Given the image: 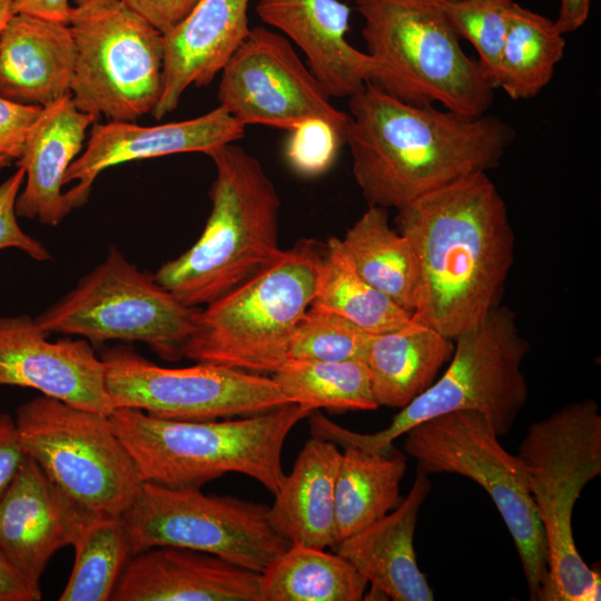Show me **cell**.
Segmentation results:
<instances>
[{"label": "cell", "instance_id": "obj_1", "mask_svg": "<svg viewBox=\"0 0 601 601\" xmlns=\"http://www.w3.org/2000/svg\"><path fill=\"white\" fill-rule=\"evenodd\" d=\"M396 211L418 269L413 318L454 341L501 304L515 243L505 201L476 173Z\"/></svg>", "mask_w": 601, "mask_h": 601}, {"label": "cell", "instance_id": "obj_2", "mask_svg": "<svg viewBox=\"0 0 601 601\" xmlns=\"http://www.w3.org/2000/svg\"><path fill=\"white\" fill-rule=\"evenodd\" d=\"M349 111L353 176L367 206L386 209L497 167L515 136L499 117L404 102L370 82Z\"/></svg>", "mask_w": 601, "mask_h": 601}, {"label": "cell", "instance_id": "obj_3", "mask_svg": "<svg viewBox=\"0 0 601 601\" xmlns=\"http://www.w3.org/2000/svg\"><path fill=\"white\" fill-rule=\"evenodd\" d=\"M312 412L290 403L223 421L167 420L127 407L109 416L142 481L200 487L226 473H240L274 494L285 475L282 453L287 435Z\"/></svg>", "mask_w": 601, "mask_h": 601}, {"label": "cell", "instance_id": "obj_4", "mask_svg": "<svg viewBox=\"0 0 601 601\" xmlns=\"http://www.w3.org/2000/svg\"><path fill=\"white\" fill-rule=\"evenodd\" d=\"M216 169L210 214L196 243L154 278L188 307L207 305L279 253L280 199L257 158L233 144L208 155Z\"/></svg>", "mask_w": 601, "mask_h": 601}, {"label": "cell", "instance_id": "obj_5", "mask_svg": "<svg viewBox=\"0 0 601 601\" xmlns=\"http://www.w3.org/2000/svg\"><path fill=\"white\" fill-rule=\"evenodd\" d=\"M529 348L515 313L500 304L454 339V351L443 375L402 407L384 430L371 434L354 432L316 410L308 415L311 435L343 446L388 453L394 441L415 425L469 410L481 413L499 437L505 436L528 401L522 363Z\"/></svg>", "mask_w": 601, "mask_h": 601}, {"label": "cell", "instance_id": "obj_6", "mask_svg": "<svg viewBox=\"0 0 601 601\" xmlns=\"http://www.w3.org/2000/svg\"><path fill=\"white\" fill-rule=\"evenodd\" d=\"M372 60L370 83L413 105L477 117L495 88L462 49L442 0H355Z\"/></svg>", "mask_w": 601, "mask_h": 601}, {"label": "cell", "instance_id": "obj_7", "mask_svg": "<svg viewBox=\"0 0 601 601\" xmlns=\"http://www.w3.org/2000/svg\"><path fill=\"white\" fill-rule=\"evenodd\" d=\"M323 255L302 239L243 283L197 309L183 357L256 374L286 359L290 336L315 296Z\"/></svg>", "mask_w": 601, "mask_h": 601}, {"label": "cell", "instance_id": "obj_8", "mask_svg": "<svg viewBox=\"0 0 601 601\" xmlns=\"http://www.w3.org/2000/svg\"><path fill=\"white\" fill-rule=\"evenodd\" d=\"M548 549L541 601H599L600 572L581 558L572 512L584 486L601 474V414L592 398L569 403L533 422L519 445Z\"/></svg>", "mask_w": 601, "mask_h": 601}, {"label": "cell", "instance_id": "obj_9", "mask_svg": "<svg viewBox=\"0 0 601 601\" xmlns=\"http://www.w3.org/2000/svg\"><path fill=\"white\" fill-rule=\"evenodd\" d=\"M67 24L76 108L108 121L151 114L162 91V33L125 0H76Z\"/></svg>", "mask_w": 601, "mask_h": 601}, {"label": "cell", "instance_id": "obj_10", "mask_svg": "<svg viewBox=\"0 0 601 601\" xmlns=\"http://www.w3.org/2000/svg\"><path fill=\"white\" fill-rule=\"evenodd\" d=\"M404 451L423 474L451 473L477 483L500 512L520 556L530 599L542 600L548 582V549L524 466L505 451L485 417L456 411L407 431Z\"/></svg>", "mask_w": 601, "mask_h": 601}, {"label": "cell", "instance_id": "obj_11", "mask_svg": "<svg viewBox=\"0 0 601 601\" xmlns=\"http://www.w3.org/2000/svg\"><path fill=\"white\" fill-rule=\"evenodd\" d=\"M196 312L110 246L98 266L35 319L48 334L79 336L92 345L141 342L161 358L177 361Z\"/></svg>", "mask_w": 601, "mask_h": 601}, {"label": "cell", "instance_id": "obj_12", "mask_svg": "<svg viewBox=\"0 0 601 601\" xmlns=\"http://www.w3.org/2000/svg\"><path fill=\"white\" fill-rule=\"evenodd\" d=\"M14 421L26 454L90 511L121 514L144 482L109 415L41 394Z\"/></svg>", "mask_w": 601, "mask_h": 601}, {"label": "cell", "instance_id": "obj_13", "mask_svg": "<svg viewBox=\"0 0 601 601\" xmlns=\"http://www.w3.org/2000/svg\"><path fill=\"white\" fill-rule=\"evenodd\" d=\"M121 518L132 554L184 548L260 573L290 545L270 525L267 505L207 495L198 486L144 481Z\"/></svg>", "mask_w": 601, "mask_h": 601}, {"label": "cell", "instance_id": "obj_14", "mask_svg": "<svg viewBox=\"0 0 601 601\" xmlns=\"http://www.w3.org/2000/svg\"><path fill=\"white\" fill-rule=\"evenodd\" d=\"M114 408L140 410L177 421H214L266 413L290 404L273 377L198 362L187 367L157 365L130 347L101 354Z\"/></svg>", "mask_w": 601, "mask_h": 601}, {"label": "cell", "instance_id": "obj_15", "mask_svg": "<svg viewBox=\"0 0 601 601\" xmlns=\"http://www.w3.org/2000/svg\"><path fill=\"white\" fill-rule=\"evenodd\" d=\"M220 72L219 107L243 126L290 131L318 119L346 136L349 114L332 104L326 89L282 33L252 28Z\"/></svg>", "mask_w": 601, "mask_h": 601}, {"label": "cell", "instance_id": "obj_16", "mask_svg": "<svg viewBox=\"0 0 601 601\" xmlns=\"http://www.w3.org/2000/svg\"><path fill=\"white\" fill-rule=\"evenodd\" d=\"M27 315L0 317V385L30 387L61 402L110 415L105 365L85 338L50 342Z\"/></svg>", "mask_w": 601, "mask_h": 601}, {"label": "cell", "instance_id": "obj_17", "mask_svg": "<svg viewBox=\"0 0 601 601\" xmlns=\"http://www.w3.org/2000/svg\"><path fill=\"white\" fill-rule=\"evenodd\" d=\"M245 135V126L225 109L177 122L140 126L132 121L95 122L83 152L67 169L65 185L70 209L82 206L96 178L104 170L134 160L180 152H204L233 144Z\"/></svg>", "mask_w": 601, "mask_h": 601}, {"label": "cell", "instance_id": "obj_18", "mask_svg": "<svg viewBox=\"0 0 601 601\" xmlns=\"http://www.w3.org/2000/svg\"><path fill=\"white\" fill-rule=\"evenodd\" d=\"M92 513L27 455L0 499V550L20 573L40 585L52 555L73 544Z\"/></svg>", "mask_w": 601, "mask_h": 601}, {"label": "cell", "instance_id": "obj_19", "mask_svg": "<svg viewBox=\"0 0 601 601\" xmlns=\"http://www.w3.org/2000/svg\"><path fill=\"white\" fill-rule=\"evenodd\" d=\"M112 601H262L259 573L175 546L132 554Z\"/></svg>", "mask_w": 601, "mask_h": 601}, {"label": "cell", "instance_id": "obj_20", "mask_svg": "<svg viewBox=\"0 0 601 601\" xmlns=\"http://www.w3.org/2000/svg\"><path fill=\"white\" fill-rule=\"evenodd\" d=\"M259 18L304 53L331 97H352L370 82L372 60L347 40L349 8L338 0H257Z\"/></svg>", "mask_w": 601, "mask_h": 601}, {"label": "cell", "instance_id": "obj_21", "mask_svg": "<svg viewBox=\"0 0 601 601\" xmlns=\"http://www.w3.org/2000/svg\"><path fill=\"white\" fill-rule=\"evenodd\" d=\"M252 0H199L164 36L162 91L151 115L161 119L176 109L190 86H207L249 33Z\"/></svg>", "mask_w": 601, "mask_h": 601}, {"label": "cell", "instance_id": "obj_22", "mask_svg": "<svg viewBox=\"0 0 601 601\" xmlns=\"http://www.w3.org/2000/svg\"><path fill=\"white\" fill-rule=\"evenodd\" d=\"M430 490L427 475L417 472L407 496L391 513L348 536L335 549L371 583V591L364 598L434 600L414 550L418 512Z\"/></svg>", "mask_w": 601, "mask_h": 601}, {"label": "cell", "instance_id": "obj_23", "mask_svg": "<svg viewBox=\"0 0 601 601\" xmlns=\"http://www.w3.org/2000/svg\"><path fill=\"white\" fill-rule=\"evenodd\" d=\"M97 120L76 108L70 93L42 107L17 161L24 170L16 201L18 217L57 226L71 211L62 191L65 176L82 149L87 129Z\"/></svg>", "mask_w": 601, "mask_h": 601}, {"label": "cell", "instance_id": "obj_24", "mask_svg": "<svg viewBox=\"0 0 601 601\" xmlns=\"http://www.w3.org/2000/svg\"><path fill=\"white\" fill-rule=\"evenodd\" d=\"M75 46L66 22L14 13L0 33V97L48 106L70 93Z\"/></svg>", "mask_w": 601, "mask_h": 601}, {"label": "cell", "instance_id": "obj_25", "mask_svg": "<svg viewBox=\"0 0 601 601\" xmlns=\"http://www.w3.org/2000/svg\"><path fill=\"white\" fill-rule=\"evenodd\" d=\"M341 452L312 436L268 506L273 529L290 544L334 550V494Z\"/></svg>", "mask_w": 601, "mask_h": 601}, {"label": "cell", "instance_id": "obj_26", "mask_svg": "<svg viewBox=\"0 0 601 601\" xmlns=\"http://www.w3.org/2000/svg\"><path fill=\"white\" fill-rule=\"evenodd\" d=\"M453 351V339L413 317L400 328L373 334L364 363L377 405H407L434 383Z\"/></svg>", "mask_w": 601, "mask_h": 601}, {"label": "cell", "instance_id": "obj_27", "mask_svg": "<svg viewBox=\"0 0 601 601\" xmlns=\"http://www.w3.org/2000/svg\"><path fill=\"white\" fill-rule=\"evenodd\" d=\"M406 456L393 449L373 453L346 445L339 455L334 494V551L348 536L386 515L400 503Z\"/></svg>", "mask_w": 601, "mask_h": 601}, {"label": "cell", "instance_id": "obj_28", "mask_svg": "<svg viewBox=\"0 0 601 601\" xmlns=\"http://www.w3.org/2000/svg\"><path fill=\"white\" fill-rule=\"evenodd\" d=\"M338 245L370 285L407 312L414 313L418 290V269L408 239L388 221L386 208L367 206Z\"/></svg>", "mask_w": 601, "mask_h": 601}, {"label": "cell", "instance_id": "obj_29", "mask_svg": "<svg viewBox=\"0 0 601 601\" xmlns=\"http://www.w3.org/2000/svg\"><path fill=\"white\" fill-rule=\"evenodd\" d=\"M367 582L337 552L290 544L259 573L262 601H359Z\"/></svg>", "mask_w": 601, "mask_h": 601}, {"label": "cell", "instance_id": "obj_30", "mask_svg": "<svg viewBox=\"0 0 601 601\" xmlns=\"http://www.w3.org/2000/svg\"><path fill=\"white\" fill-rule=\"evenodd\" d=\"M564 50V35L554 20L514 2L509 12L496 88L513 100L534 98L553 78Z\"/></svg>", "mask_w": 601, "mask_h": 601}, {"label": "cell", "instance_id": "obj_31", "mask_svg": "<svg viewBox=\"0 0 601 601\" xmlns=\"http://www.w3.org/2000/svg\"><path fill=\"white\" fill-rule=\"evenodd\" d=\"M311 306L337 314L370 334L400 328L413 317L356 273L335 237L326 244Z\"/></svg>", "mask_w": 601, "mask_h": 601}, {"label": "cell", "instance_id": "obj_32", "mask_svg": "<svg viewBox=\"0 0 601 601\" xmlns=\"http://www.w3.org/2000/svg\"><path fill=\"white\" fill-rule=\"evenodd\" d=\"M71 546L75 549L73 565L59 600H111L132 555L121 514L93 512Z\"/></svg>", "mask_w": 601, "mask_h": 601}, {"label": "cell", "instance_id": "obj_33", "mask_svg": "<svg viewBox=\"0 0 601 601\" xmlns=\"http://www.w3.org/2000/svg\"><path fill=\"white\" fill-rule=\"evenodd\" d=\"M292 403L309 411H373L370 373L363 361L286 359L272 376Z\"/></svg>", "mask_w": 601, "mask_h": 601}, {"label": "cell", "instance_id": "obj_34", "mask_svg": "<svg viewBox=\"0 0 601 601\" xmlns=\"http://www.w3.org/2000/svg\"><path fill=\"white\" fill-rule=\"evenodd\" d=\"M372 335L337 314L309 306L290 336L287 359L364 362Z\"/></svg>", "mask_w": 601, "mask_h": 601}, {"label": "cell", "instance_id": "obj_35", "mask_svg": "<svg viewBox=\"0 0 601 601\" xmlns=\"http://www.w3.org/2000/svg\"><path fill=\"white\" fill-rule=\"evenodd\" d=\"M446 16L460 36L477 53L484 77L496 89L501 50L513 0H442Z\"/></svg>", "mask_w": 601, "mask_h": 601}, {"label": "cell", "instance_id": "obj_36", "mask_svg": "<svg viewBox=\"0 0 601 601\" xmlns=\"http://www.w3.org/2000/svg\"><path fill=\"white\" fill-rule=\"evenodd\" d=\"M346 136L324 120H308L289 131L285 156L290 167L305 177L327 171L337 158Z\"/></svg>", "mask_w": 601, "mask_h": 601}, {"label": "cell", "instance_id": "obj_37", "mask_svg": "<svg viewBox=\"0 0 601 601\" xmlns=\"http://www.w3.org/2000/svg\"><path fill=\"white\" fill-rule=\"evenodd\" d=\"M23 181L24 170L18 167L0 184V250L17 248L36 260H49L51 255L43 244L24 233L18 224L16 201Z\"/></svg>", "mask_w": 601, "mask_h": 601}, {"label": "cell", "instance_id": "obj_38", "mask_svg": "<svg viewBox=\"0 0 601 601\" xmlns=\"http://www.w3.org/2000/svg\"><path fill=\"white\" fill-rule=\"evenodd\" d=\"M41 106L23 105L0 97V156L19 159L27 135Z\"/></svg>", "mask_w": 601, "mask_h": 601}, {"label": "cell", "instance_id": "obj_39", "mask_svg": "<svg viewBox=\"0 0 601 601\" xmlns=\"http://www.w3.org/2000/svg\"><path fill=\"white\" fill-rule=\"evenodd\" d=\"M162 35L177 26L199 0H125Z\"/></svg>", "mask_w": 601, "mask_h": 601}, {"label": "cell", "instance_id": "obj_40", "mask_svg": "<svg viewBox=\"0 0 601 601\" xmlns=\"http://www.w3.org/2000/svg\"><path fill=\"white\" fill-rule=\"evenodd\" d=\"M26 456L14 418L8 413H0V499L13 481Z\"/></svg>", "mask_w": 601, "mask_h": 601}, {"label": "cell", "instance_id": "obj_41", "mask_svg": "<svg viewBox=\"0 0 601 601\" xmlns=\"http://www.w3.org/2000/svg\"><path fill=\"white\" fill-rule=\"evenodd\" d=\"M41 587L20 573L0 550V601H39Z\"/></svg>", "mask_w": 601, "mask_h": 601}, {"label": "cell", "instance_id": "obj_42", "mask_svg": "<svg viewBox=\"0 0 601 601\" xmlns=\"http://www.w3.org/2000/svg\"><path fill=\"white\" fill-rule=\"evenodd\" d=\"M16 13L66 22L71 13L69 0H10Z\"/></svg>", "mask_w": 601, "mask_h": 601}, {"label": "cell", "instance_id": "obj_43", "mask_svg": "<svg viewBox=\"0 0 601 601\" xmlns=\"http://www.w3.org/2000/svg\"><path fill=\"white\" fill-rule=\"evenodd\" d=\"M591 0H560L558 17L554 20L556 28L565 35L580 29L590 13Z\"/></svg>", "mask_w": 601, "mask_h": 601}, {"label": "cell", "instance_id": "obj_44", "mask_svg": "<svg viewBox=\"0 0 601 601\" xmlns=\"http://www.w3.org/2000/svg\"><path fill=\"white\" fill-rule=\"evenodd\" d=\"M10 0H0V33L8 22V20L14 14Z\"/></svg>", "mask_w": 601, "mask_h": 601}, {"label": "cell", "instance_id": "obj_45", "mask_svg": "<svg viewBox=\"0 0 601 601\" xmlns=\"http://www.w3.org/2000/svg\"><path fill=\"white\" fill-rule=\"evenodd\" d=\"M11 158L9 157H6V156H0V169L9 166L11 164Z\"/></svg>", "mask_w": 601, "mask_h": 601}]
</instances>
